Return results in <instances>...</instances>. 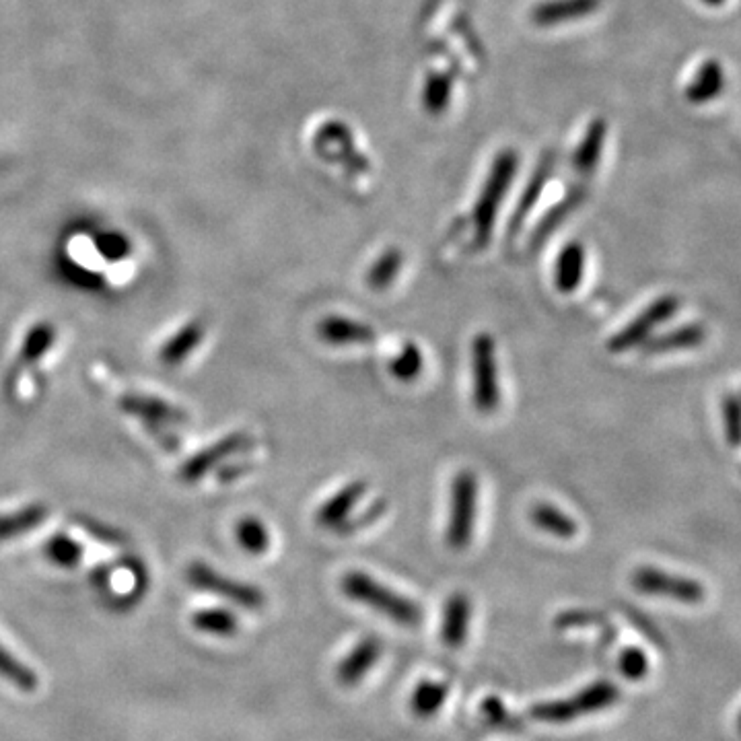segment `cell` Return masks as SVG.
Returning <instances> with one entry per match:
<instances>
[{"instance_id": "83f0119b", "label": "cell", "mask_w": 741, "mask_h": 741, "mask_svg": "<svg viewBox=\"0 0 741 741\" xmlns=\"http://www.w3.org/2000/svg\"><path fill=\"white\" fill-rule=\"evenodd\" d=\"M44 517H46V509L40 505H33L19 513L0 517V540H9V538L29 532V529H33L35 525H40Z\"/></svg>"}, {"instance_id": "74e56055", "label": "cell", "mask_w": 741, "mask_h": 741, "mask_svg": "<svg viewBox=\"0 0 741 741\" xmlns=\"http://www.w3.org/2000/svg\"><path fill=\"white\" fill-rule=\"evenodd\" d=\"M385 507H387V501L385 499H379V501H375L361 517H357V519H352V521H346L340 529H338V532L340 534H352V532H357V529H361V527H365V525H369V523H373V521H377L383 513H385Z\"/></svg>"}, {"instance_id": "4dcf8cb0", "label": "cell", "mask_w": 741, "mask_h": 741, "mask_svg": "<svg viewBox=\"0 0 741 741\" xmlns=\"http://www.w3.org/2000/svg\"><path fill=\"white\" fill-rule=\"evenodd\" d=\"M122 408L130 414L143 416L145 420H180V414H175L165 402L155 400V398H138V396H126L122 400Z\"/></svg>"}, {"instance_id": "8d00e7d4", "label": "cell", "mask_w": 741, "mask_h": 741, "mask_svg": "<svg viewBox=\"0 0 741 741\" xmlns=\"http://www.w3.org/2000/svg\"><path fill=\"white\" fill-rule=\"evenodd\" d=\"M599 620H602V616H599V614L583 612V610H571V612L558 614L556 620H554V624H556V628L567 630V628H585V626L595 624Z\"/></svg>"}, {"instance_id": "277c9868", "label": "cell", "mask_w": 741, "mask_h": 741, "mask_svg": "<svg viewBox=\"0 0 741 741\" xmlns=\"http://www.w3.org/2000/svg\"><path fill=\"white\" fill-rule=\"evenodd\" d=\"M480 484L472 470L457 472L451 482V501H449V521L445 540L455 552H462L470 546L476 525Z\"/></svg>"}, {"instance_id": "6da1fadb", "label": "cell", "mask_w": 741, "mask_h": 741, "mask_svg": "<svg viewBox=\"0 0 741 741\" xmlns=\"http://www.w3.org/2000/svg\"><path fill=\"white\" fill-rule=\"evenodd\" d=\"M340 589L348 599H352V602L363 604L400 626L416 628L422 622V610L416 602L375 581L369 573L363 571L346 573L340 579Z\"/></svg>"}, {"instance_id": "836d02e7", "label": "cell", "mask_w": 741, "mask_h": 741, "mask_svg": "<svg viewBox=\"0 0 741 741\" xmlns=\"http://www.w3.org/2000/svg\"><path fill=\"white\" fill-rule=\"evenodd\" d=\"M618 669L620 674L630 680V682H639L649 674V659L647 653L639 647H628L620 653L618 657Z\"/></svg>"}, {"instance_id": "44dd1931", "label": "cell", "mask_w": 741, "mask_h": 741, "mask_svg": "<svg viewBox=\"0 0 741 741\" xmlns=\"http://www.w3.org/2000/svg\"><path fill=\"white\" fill-rule=\"evenodd\" d=\"M449 696V686L435 680L420 682L410 698V709L420 719H431L435 717Z\"/></svg>"}, {"instance_id": "9a60e30c", "label": "cell", "mask_w": 741, "mask_h": 741, "mask_svg": "<svg viewBox=\"0 0 741 741\" xmlns=\"http://www.w3.org/2000/svg\"><path fill=\"white\" fill-rule=\"evenodd\" d=\"M587 254L581 241H569L554 264V285L560 293H575L585 276Z\"/></svg>"}, {"instance_id": "f35d334b", "label": "cell", "mask_w": 741, "mask_h": 741, "mask_svg": "<svg viewBox=\"0 0 741 741\" xmlns=\"http://www.w3.org/2000/svg\"><path fill=\"white\" fill-rule=\"evenodd\" d=\"M702 3L709 5V7H721V5H725V0H702Z\"/></svg>"}, {"instance_id": "2e32d148", "label": "cell", "mask_w": 741, "mask_h": 741, "mask_svg": "<svg viewBox=\"0 0 741 741\" xmlns=\"http://www.w3.org/2000/svg\"><path fill=\"white\" fill-rule=\"evenodd\" d=\"M704 340H707V328L694 322L645 340L641 344V350L645 355H669V352L698 348Z\"/></svg>"}, {"instance_id": "8992f818", "label": "cell", "mask_w": 741, "mask_h": 741, "mask_svg": "<svg viewBox=\"0 0 741 741\" xmlns=\"http://www.w3.org/2000/svg\"><path fill=\"white\" fill-rule=\"evenodd\" d=\"M682 301L678 295H663L655 299L651 305H647L630 324H626L620 332H616L608 340V350L612 355H620V352L632 350L641 346L645 340L651 338L653 330L665 322L672 320V317L680 311Z\"/></svg>"}, {"instance_id": "7c38bea8", "label": "cell", "mask_w": 741, "mask_h": 741, "mask_svg": "<svg viewBox=\"0 0 741 741\" xmlns=\"http://www.w3.org/2000/svg\"><path fill=\"white\" fill-rule=\"evenodd\" d=\"M317 336L332 346L371 344L377 340V332L373 326L340 315L324 317V320L317 324Z\"/></svg>"}, {"instance_id": "4fadbf2b", "label": "cell", "mask_w": 741, "mask_h": 741, "mask_svg": "<svg viewBox=\"0 0 741 741\" xmlns=\"http://www.w3.org/2000/svg\"><path fill=\"white\" fill-rule=\"evenodd\" d=\"M602 7V0H548L532 11V21L540 27H554L585 19Z\"/></svg>"}, {"instance_id": "5b68a950", "label": "cell", "mask_w": 741, "mask_h": 741, "mask_svg": "<svg viewBox=\"0 0 741 741\" xmlns=\"http://www.w3.org/2000/svg\"><path fill=\"white\" fill-rule=\"evenodd\" d=\"M472 404L486 416L501 406L497 342L486 332L476 334L472 340Z\"/></svg>"}, {"instance_id": "f1b7e54d", "label": "cell", "mask_w": 741, "mask_h": 741, "mask_svg": "<svg viewBox=\"0 0 741 741\" xmlns=\"http://www.w3.org/2000/svg\"><path fill=\"white\" fill-rule=\"evenodd\" d=\"M721 418L723 435L729 447H741V396L735 392H725L721 398Z\"/></svg>"}, {"instance_id": "7402d4cb", "label": "cell", "mask_w": 741, "mask_h": 741, "mask_svg": "<svg viewBox=\"0 0 741 741\" xmlns=\"http://www.w3.org/2000/svg\"><path fill=\"white\" fill-rule=\"evenodd\" d=\"M404 266V254L398 247H390L385 250L367 270V285L371 291H385L390 289L396 278L400 276Z\"/></svg>"}, {"instance_id": "d6986e66", "label": "cell", "mask_w": 741, "mask_h": 741, "mask_svg": "<svg viewBox=\"0 0 741 741\" xmlns=\"http://www.w3.org/2000/svg\"><path fill=\"white\" fill-rule=\"evenodd\" d=\"M606 122L604 120H593L587 126V132L579 143L575 155H573V169L581 175H589L595 171L599 157H602L604 143H606Z\"/></svg>"}, {"instance_id": "e575fe53", "label": "cell", "mask_w": 741, "mask_h": 741, "mask_svg": "<svg viewBox=\"0 0 741 741\" xmlns=\"http://www.w3.org/2000/svg\"><path fill=\"white\" fill-rule=\"evenodd\" d=\"M54 340V330L52 326H38L33 328L23 344V352H21V361H35L38 357H42L44 352L50 348Z\"/></svg>"}, {"instance_id": "603a6c76", "label": "cell", "mask_w": 741, "mask_h": 741, "mask_svg": "<svg viewBox=\"0 0 741 741\" xmlns=\"http://www.w3.org/2000/svg\"><path fill=\"white\" fill-rule=\"evenodd\" d=\"M0 678L23 692H33L38 688V674L21 663L3 643H0Z\"/></svg>"}, {"instance_id": "cb8c5ba5", "label": "cell", "mask_w": 741, "mask_h": 741, "mask_svg": "<svg viewBox=\"0 0 741 741\" xmlns=\"http://www.w3.org/2000/svg\"><path fill=\"white\" fill-rule=\"evenodd\" d=\"M235 538L245 552H250L254 556H260L270 548V532L266 523L260 521L258 517H243L237 523Z\"/></svg>"}, {"instance_id": "ab89813d", "label": "cell", "mask_w": 741, "mask_h": 741, "mask_svg": "<svg viewBox=\"0 0 741 741\" xmlns=\"http://www.w3.org/2000/svg\"><path fill=\"white\" fill-rule=\"evenodd\" d=\"M737 729L741 731V713H739V717H737Z\"/></svg>"}, {"instance_id": "7a4b0ae2", "label": "cell", "mask_w": 741, "mask_h": 741, "mask_svg": "<svg viewBox=\"0 0 741 741\" xmlns=\"http://www.w3.org/2000/svg\"><path fill=\"white\" fill-rule=\"evenodd\" d=\"M519 167V157L515 151H503L492 161V167L488 171V178L482 186V192L476 200V206L472 210V221H474V245L484 247L490 237L494 223H497L499 208L505 200L507 190L511 188L515 173Z\"/></svg>"}, {"instance_id": "52a82bcc", "label": "cell", "mask_w": 741, "mask_h": 741, "mask_svg": "<svg viewBox=\"0 0 741 741\" xmlns=\"http://www.w3.org/2000/svg\"><path fill=\"white\" fill-rule=\"evenodd\" d=\"M630 583L643 595L674 599V602H680V604L694 606V604H702L704 599H707V589L702 587V583L682 577V575L665 573L655 567H639L632 573Z\"/></svg>"}, {"instance_id": "d4e9b609", "label": "cell", "mask_w": 741, "mask_h": 741, "mask_svg": "<svg viewBox=\"0 0 741 741\" xmlns=\"http://www.w3.org/2000/svg\"><path fill=\"white\" fill-rule=\"evenodd\" d=\"M202 338H204L202 324L198 322L188 324L180 334H175L167 342V346L161 352V361L167 365H180V361H184L190 352L202 342Z\"/></svg>"}, {"instance_id": "ba28073f", "label": "cell", "mask_w": 741, "mask_h": 741, "mask_svg": "<svg viewBox=\"0 0 741 741\" xmlns=\"http://www.w3.org/2000/svg\"><path fill=\"white\" fill-rule=\"evenodd\" d=\"M188 581L200 591H208L213 595H219V597L227 599V602H233L235 606H241V608H247V610H260L266 604V595H264L262 589H258L256 585H250V583L235 581V579L215 571L213 567H208V564H204V562L190 564Z\"/></svg>"}, {"instance_id": "8fae6325", "label": "cell", "mask_w": 741, "mask_h": 741, "mask_svg": "<svg viewBox=\"0 0 741 741\" xmlns=\"http://www.w3.org/2000/svg\"><path fill=\"white\" fill-rule=\"evenodd\" d=\"M381 653H383L381 641H377L375 637H367L359 641V645L340 661L338 672H336L338 682L348 688L363 682L367 674L375 667V663L379 661Z\"/></svg>"}, {"instance_id": "4316f807", "label": "cell", "mask_w": 741, "mask_h": 741, "mask_svg": "<svg viewBox=\"0 0 741 741\" xmlns=\"http://www.w3.org/2000/svg\"><path fill=\"white\" fill-rule=\"evenodd\" d=\"M192 624L196 630L215 634V637H233L239 628V620L233 612L223 608H208L192 616Z\"/></svg>"}, {"instance_id": "f546056e", "label": "cell", "mask_w": 741, "mask_h": 741, "mask_svg": "<svg viewBox=\"0 0 741 741\" xmlns=\"http://www.w3.org/2000/svg\"><path fill=\"white\" fill-rule=\"evenodd\" d=\"M451 97V79L441 73H433L427 77L425 89H422V105L425 110L433 116H439L443 110H447Z\"/></svg>"}, {"instance_id": "30bf717a", "label": "cell", "mask_w": 741, "mask_h": 741, "mask_svg": "<svg viewBox=\"0 0 741 741\" xmlns=\"http://www.w3.org/2000/svg\"><path fill=\"white\" fill-rule=\"evenodd\" d=\"M472 620V602L464 591H455L447 597L441 618V641L449 649H462L466 645Z\"/></svg>"}, {"instance_id": "d590c367", "label": "cell", "mask_w": 741, "mask_h": 741, "mask_svg": "<svg viewBox=\"0 0 741 741\" xmlns=\"http://www.w3.org/2000/svg\"><path fill=\"white\" fill-rule=\"evenodd\" d=\"M482 715L488 721V725L499 727V729H515V719L507 713L505 704L497 696H488L482 702Z\"/></svg>"}, {"instance_id": "e0dca14e", "label": "cell", "mask_w": 741, "mask_h": 741, "mask_svg": "<svg viewBox=\"0 0 741 741\" xmlns=\"http://www.w3.org/2000/svg\"><path fill=\"white\" fill-rule=\"evenodd\" d=\"M552 171H554V153H546L542 157L538 169L534 171L532 180L527 182V186H525L519 202H517L513 219L509 223V237H515L521 231L527 215L532 213V208L538 204V200H540V196H542L548 180L552 178Z\"/></svg>"}, {"instance_id": "ac0fdd59", "label": "cell", "mask_w": 741, "mask_h": 741, "mask_svg": "<svg viewBox=\"0 0 741 741\" xmlns=\"http://www.w3.org/2000/svg\"><path fill=\"white\" fill-rule=\"evenodd\" d=\"M725 89V70L719 60L709 58L698 68V73L686 87V99L694 105L709 103L717 99Z\"/></svg>"}, {"instance_id": "d6a6232c", "label": "cell", "mask_w": 741, "mask_h": 741, "mask_svg": "<svg viewBox=\"0 0 741 741\" xmlns=\"http://www.w3.org/2000/svg\"><path fill=\"white\" fill-rule=\"evenodd\" d=\"M581 198H583V194L581 192H577V194H571L567 200H562L560 204H556L552 210H550V213L542 219V223L538 225V229H536V233H534V245H538L542 239H546L564 219H567V215H571V210L575 208V206H579V202H581Z\"/></svg>"}, {"instance_id": "9c48e42d", "label": "cell", "mask_w": 741, "mask_h": 741, "mask_svg": "<svg viewBox=\"0 0 741 741\" xmlns=\"http://www.w3.org/2000/svg\"><path fill=\"white\" fill-rule=\"evenodd\" d=\"M369 492V482L365 480H352L346 486H342L334 497L322 503V507L315 513L317 525H322L326 529H338L350 521L352 511L363 501L365 494Z\"/></svg>"}, {"instance_id": "1f68e13d", "label": "cell", "mask_w": 741, "mask_h": 741, "mask_svg": "<svg viewBox=\"0 0 741 741\" xmlns=\"http://www.w3.org/2000/svg\"><path fill=\"white\" fill-rule=\"evenodd\" d=\"M46 554L54 564H58V567L73 569V567H77L81 556H83V548L77 542L66 538V536H56L48 542Z\"/></svg>"}, {"instance_id": "3957f363", "label": "cell", "mask_w": 741, "mask_h": 741, "mask_svg": "<svg viewBox=\"0 0 741 741\" xmlns=\"http://www.w3.org/2000/svg\"><path fill=\"white\" fill-rule=\"evenodd\" d=\"M618 698L620 690L614 682L599 680L569 698L540 702L529 713L542 723H571L575 719L610 709L612 704L618 702Z\"/></svg>"}, {"instance_id": "5bb4252c", "label": "cell", "mask_w": 741, "mask_h": 741, "mask_svg": "<svg viewBox=\"0 0 741 741\" xmlns=\"http://www.w3.org/2000/svg\"><path fill=\"white\" fill-rule=\"evenodd\" d=\"M252 443V437L245 435V433H233L225 439H221L219 443H215L213 447L204 449L202 453L194 455L192 460L186 464V468L182 470V476L186 480H198L202 474H206L210 468H213L215 464H219L221 460H227V457L243 451L250 447Z\"/></svg>"}, {"instance_id": "484cf974", "label": "cell", "mask_w": 741, "mask_h": 741, "mask_svg": "<svg viewBox=\"0 0 741 741\" xmlns=\"http://www.w3.org/2000/svg\"><path fill=\"white\" fill-rule=\"evenodd\" d=\"M387 369H390L394 379L402 383H412L422 373V369H425V355H422V350L418 348L416 342H406L398 355L387 363Z\"/></svg>"}, {"instance_id": "ffe728a7", "label": "cell", "mask_w": 741, "mask_h": 741, "mask_svg": "<svg viewBox=\"0 0 741 741\" xmlns=\"http://www.w3.org/2000/svg\"><path fill=\"white\" fill-rule=\"evenodd\" d=\"M529 517H532V523L538 529H542V532H546L554 538L573 540L579 534V523L564 511H560L558 507L550 505V503L534 505Z\"/></svg>"}]
</instances>
